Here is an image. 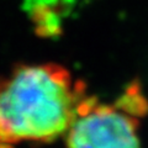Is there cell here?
<instances>
[{
    "instance_id": "1",
    "label": "cell",
    "mask_w": 148,
    "mask_h": 148,
    "mask_svg": "<svg viewBox=\"0 0 148 148\" xmlns=\"http://www.w3.org/2000/svg\"><path fill=\"white\" fill-rule=\"evenodd\" d=\"M85 98L61 66H20L0 83V148L54 141L69 131Z\"/></svg>"
},
{
    "instance_id": "3",
    "label": "cell",
    "mask_w": 148,
    "mask_h": 148,
    "mask_svg": "<svg viewBox=\"0 0 148 148\" xmlns=\"http://www.w3.org/2000/svg\"><path fill=\"white\" fill-rule=\"evenodd\" d=\"M77 4L78 0H24V9L40 36L57 37Z\"/></svg>"
},
{
    "instance_id": "2",
    "label": "cell",
    "mask_w": 148,
    "mask_h": 148,
    "mask_svg": "<svg viewBox=\"0 0 148 148\" xmlns=\"http://www.w3.org/2000/svg\"><path fill=\"white\" fill-rule=\"evenodd\" d=\"M147 108L138 88L114 105L85 98L68 131L67 148H140L138 119Z\"/></svg>"
}]
</instances>
